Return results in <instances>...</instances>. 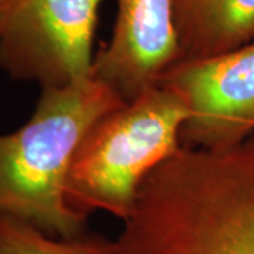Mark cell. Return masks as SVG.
Wrapping results in <instances>:
<instances>
[{
  "label": "cell",
  "instance_id": "obj_3",
  "mask_svg": "<svg viewBox=\"0 0 254 254\" xmlns=\"http://www.w3.org/2000/svg\"><path fill=\"white\" fill-rule=\"evenodd\" d=\"M187 118L185 103L160 85L100 118L69 165L68 205L85 216L103 210L125 222L145 177L181 148Z\"/></svg>",
  "mask_w": 254,
  "mask_h": 254
},
{
  "label": "cell",
  "instance_id": "obj_6",
  "mask_svg": "<svg viewBox=\"0 0 254 254\" xmlns=\"http://www.w3.org/2000/svg\"><path fill=\"white\" fill-rule=\"evenodd\" d=\"M116 1L112 37L95 55L92 78L128 103L158 85L164 72L181 60V47L174 0Z\"/></svg>",
  "mask_w": 254,
  "mask_h": 254
},
{
  "label": "cell",
  "instance_id": "obj_1",
  "mask_svg": "<svg viewBox=\"0 0 254 254\" xmlns=\"http://www.w3.org/2000/svg\"><path fill=\"white\" fill-rule=\"evenodd\" d=\"M113 254H254V138L181 147L145 177Z\"/></svg>",
  "mask_w": 254,
  "mask_h": 254
},
{
  "label": "cell",
  "instance_id": "obj_8",
  "mask_svg": "<svg viewBox=\"0 0 254 254\" xmlns=\"http://www.w3.org/2000/svg\"><path fill=\"white\" fill-rule=\"evenodd\" d=\"M0 254H113L112 240L103 236L60 239L27 223L0 215Z\"/></svg>",
  "mask_w": 254,
  "mask_h": 254
},
{
  "label": "cell",
  "instance_id": "obj_2",
  "mask_svg": "<svg viewBox=\"0 0 254 254\" xmlns=\"http://www.w3.org/2000/svg\"><path fill=\"white\" fill-rule=\"evenodd\" d=\"M125 103L95 78L43 88L31 118L16 131L0 134V215L48 236L86 235L88 216L68 205L65 180L89 128Z\"/></svg>",
  "mask_w": 254,
  "mask_h": 254
},
{
  "label": "cell",
  "instance_id": "obj_9",
  "mask_svg": "<svg viewBox=\"0 0 254 254\" xmlns=\"http://www.w3.org/2000/svg\"><path fill=\"white\" fill-rule=\"evenodd\" d=\"M17 1L18 0H0V30L6 23L10 13L13 11L14 6L17 4Z\"/></svg>",
  "mask_w": 254,
  "mask_h": 254
},
{
  "label": "cell",
  "instance_id": "obj_5",
  "mask_svg": "<svg viewBox=\"0 0 254 254\" xmlns=\"http://www.w3.org/2000/svg\"><path fill=\"white\" fill-rule=\"evenodd\" d=\"M158 85L188 109L180 130L184 148H227L254 131V41L223 54L178 61Z\"/></svg>",
  "mask_w": 254,
  "mask_h": 254
},
{
  "label": "cell",
  "instance_id": "obj_4",
  "mask_svg": "<svg viewBox=\"0 0 254 254\" xmlns=\"http://www.w3.org/2000/svg\"><path fill=\"white\" fill-rule=\"evenodd\" d=\"M102 1L18 0L0 30V71L41 89L92 78Z\"/></svg>",
  "mask_w": 254,
  "mask_h": 254
},
{
  "label": "cell",
  "instance_id": "obj_7",
  "mask_svg": "<svg viewBox=\"0 0 254 254\" xmlns=\"http://www.w3.org/2000/svg\"><path fill=\"white\" fill-rule=\"evenodd\" d=\"M181 60L223 54L254 41V0H174Z\"/></svg>",
  "mask_w": 254,
  "mask_h": 254
}]
</instances>
